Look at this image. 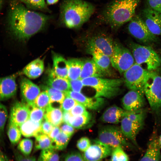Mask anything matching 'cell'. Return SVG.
<instances>
[{"label": "cell", "mask_w": 161, "mask_h": 161, "mask_svg": "<svg viewBox=\"0 0 161 161\" xmlns=\"http://www.w3.org/2000/svg\"><path fill=\"white\" fill-rule=\"evenodd\" d=\"M9 2L8 28L19 40L27 39L41 31L52 18L51 15L28 9L20 0H10Z\"/></svg>", "instance_id": "1"}, {"label": "cell", "mask_w": 161, "mask_h": 161, "mask_svg": "<svg viewBox=\"0 0 161 161\" xmlns=\"http://www.w3.org/2000/svg\"><path fill=\"white\" fill-rule=\"evenodd\" d=\"M52 71L57 76L68 79L67 61L62 56L54 54Z\"/></svg>", "instance_id": "25"}, {"label": "cell", "mask_w": 161, "mask_h": 161, "mask_svg": "<svg viewBox=\"0 0 161 161\" xmlns=\"http://www.w3.org/2000/svg\"><path fill=\"white\" fill-rule=\"evenodd\" d=\"M44 88L49 96L51 104L57 103L61 105L62 103L66 96L65 93L49 86Z\"/></svg>", "instance_id": "35"}, {"label": "cell", "mask_w": 161, "mask_h": 161, "mask_svg": "<svg viewBox=\"0 0 161 161\" xmlns=\"http://www.w3.org/2000/svg\"><path fill=\"white\" fill-rule=\"evenodd\" d=\"M20 83L21 94L24 102L30 107L33 106L35 100L41 92L40 88L26 78H22Z\"/></svg>", "instance_id": "17"}, {"label": "cell", "mask_w": 161, "mask_h": 161, "mask_svg": "<svg viewBox=\"0 0 161 161\" xmlns=\"http://www.w3.org/2000/svg\"><path fill=\"white\" fill-rule=\"evenodd\" d=\"M72 136L61 131L52 142V148L56 150H62L65 149Z\"/></svg>", "instance_id": "32"}, {"label": "cell", "mask_w": 161, "mask_h": 161, "mask_svg": "<svg viewBox=\"0 0 161 161\" xmlns=\"http://www.w3.org/2000/svg\"><path fill=\"white\" fill-rule=\"evenodd\" d=\"M112 66L120 73H124L135 63L130 51L120 43L114 41L113 53L110 57Z\"/></svg>", "instance_id": "9"}, {"label": "cell", "mask_w": 161, "mask_h": 161, "mask_svg": "<svg viewBox=\"0 0 161 161\" xmlns=\"http://www.w3.org/2000/svg\"><path fill=\"white\" fill-rule=\"evenodd\" d=\"M150 71L135 63L124 73V81L130 90L144 89L146 81Z\"/></svg>", "instance_id": "10"}, {"label": "cell", "mask_w": 161, "mask_h": 161, "mask_svg": "<svg viewBox=\"0 0 161 161\" xmlns=\"http://www.w3.org/2000/svg\"><path fill=\"white\" fill-rule=\"evenodd\" d=\"M107 75L98 67L92 58L84 60L80 79L92 77H103Z\"/></svg>", "instance_id": "22"}, {"label": "cell", "mask_w": 161, "mask_h": 161, "mask_svg": "<svg viewBox=\"0 0 161 161\" xmlns=\"http://www.w3.org/2000/svg\"><path fill=\"white\" fill-rule=\"evenodd\" d=\"M91 144L89 139L87 137H84L78 140L76 146L80 151L84 152L88 148Z\"/></svg>", "instance_id": "43"}, {"label": "cell", "mask_w": 161, "mask_h": 161, "mask_svg": "<svg viewBox=\"0 0 161 161\" xmlns=\"http://www.w3.org/2000/svg\"><path fill=\"white\" fill-rule=\"evenodd\" d=\"M32 146V141L30 139L26 138L19 142L18 148L22 154L25 156H29L31 152Z\"/></svg>", "instance_id": "39"}, {"label": "cell", "mask_w": 161, "mask_h": 161, "mask_svg": "<svg viewBox=\"0 0 161 161\" xmlns=\"http://www.w3.org/2000/svg\"><path fill=\"white\" fill-rule=\"evenodd\" d=\"M121 130L124 136L131 141L135 145L138 146L136 137L143 129L144 124L135 122L124 116L121 119Z\"/></svg>", "instance_id": "18"}, {"label": "cell", "mask_w": 161, "mask_h": 161, "mask_svg": "<svg viewBox=\"0 0 161 161\" xmlns=\"http://www.w3.org/2000/svg\"><path fill=\"white\" fill-rule=\"evenodd\" d=\"M144 89L130 90L123 97L122 105L123 109L132 111L144 108L146 104Z\"/></svg>", "instance_id": "12"}, {"label": "cell", "mask_w": 161, "mask_h": 161, "mask_svg": "<svg viewBox=\"0 0 161 161\" xmlns=\"http://www.w3.org/2000/svg\"><path fill=\"white\" fill-rule=\"evenodd\" d=\"M3 0H0V10L2 5Z\"/></svg>", "instance_id": "56"}, {"label": "cell", "mask_w": 161, "mask_h": 161, "mask_svg": "<svg viewBox=\"0 0 161 161\" xmlns=\"http://www.w3.org/2000/svg\"><path fill=\"white\" fill-rule=\"evenodd\" d=\"M62 161H86L83 155L77 151L68 153L64 157Z\"/></svg>", "instance_id": "45"}, {"label": "cell", "mask_w": 161, "mask_h": 161, "mask_svg": "<svg viewBox=\"0 0 161 161\" xmlns=\"http://www.w3.org/2000/svg\"><path fill=\"white\" fill-rule=\"evenodd\" d=\"M83 156L86 161H97L111 155L113 148L96 139Z\"/></svg>", "instance_id": "13"}, {"label": "cell", "mask_w": 161, "mask_h": 161, "mask_svg": "<svg viewBox=\"0 0 161 161\" xmlns=\"http://www.w3.org/2000/svg\"><path fill=\"white\" fill-rule=\"evenodd\" d=\"M35 137V147L36 150H43L52 148V140L47 135L41 133Z\"/></svg>", "instance_id": "34"}, {"label": "cell", "mask_w": 161, "mask_h": 161, "mask_svg": "<svg viewBox=\"0 0 161 161\" xmlns=\"http://www.w3.org/2000/svg\"><path fill=\"white\" fill-rule=\"evenodd\" d=\"M102 161L101 160H98V161Z\"/></svg>", "instance_id": "57"}, {"label": "cell", "mask_w": 161, "mask_h": 161, "mask_svg": "<svg viewBox=\"0 0 161 161\" xmlns=\"http://www.w3.org/2000/svg\"><path fill=\"white\" fill-rule=\"evenodd\" d=\"M30 107L24 102H17L12 106L9 121L19 127L29 119Z\"/></svg>", "instance_id": "16"}, {"label": "cell", "mask_w": 161, "mask_h": 161, "mask_svg": "<svg viewBox=\"0 0 161 161\" xmlns=\"http://www.w3.org/2000/svg\"><path fill=\"white\" fill-rule=\"evenodd\" d=\"M17 89L15 76L0 78V101L13 97L16 95Z\"/></svg>", "instance_id": "20"}, {"label": "cell", "mask_w": 161, "mask_h": 161, "mask_svg": "<svg viewBox=\"0 0 161 161\" xmlns=\"http://www.w3.org/2000/svg\"><path fill=\"white\" fill-rule=\"evenodd\" d=\"M68 96L80 103L86 108L93 110H99L101 108L105 103L104 98L101 97H90L86 96L80 92L69 90L65 93Z\"/></svg>", "instance_id": "15"}, {"label": "cell", "mask_w": 161, "mask_h": 161, "mask_svg": "<svg viewBox=\"0 0 161 161\" xmlns=\"http://www.w3.org/2000/svg\"><path fill=\"white\" fill-rule=\"evenodd\" d=\"M16 161H37L33 157L25 156L18 152L15 153Z\"/></svg>", "instance_id": "50"}, {"label": "cell", "mask_w": 161, "mask_h": 161, "mask_svg": "<svg viewBox=\"0 0 161 161\" xmlns=\"http://www.w3.org/2000/svg\"><path fill=\"white\" fill-rule=\"evenodd\" d=\"M111 156V161H129L128 155L120 147L113 148Z\"/></svg>", "instance_id": "40"}, {"label": "cell", "mask_w": 161, "mask_h": 161, "mask_svg": "<svg viewBox=\"0 0 161 161\" xmlns=\"http://www.w3.org/2000/svg\"><path fill=\"white\" fill-rule=\"evenodd\" d=\"M136 63L144 65L146 70L154 71L161 66V58L151 46L143 45L134 42L129 44Z\"/></svg>", "instance_id": "6"}, {"label": "cell", "mask_w": 161, "mask_h": 161, "mask_svg": "<svg viewBox=\"0 0 161 161\" xmlns=\"http://www.w3.org/2000/svg\"><path fill=\"white\" fill-rule=\"evenodd\" d=\"M59 126L61 131L68 135L72 136L74 134L75 128L69 124L63 123Z\"/></svg>", "instance_id": "49"}, {"label": "cell", "mask_w": 161, "mask_h": 161, "mask_svg": "<svg viewBox=\"0 0 161 161\" xmlns=\"http://www.w3.org/2000/svg\"><path fill=\"white\" fill-rule=\"evenodd\" d=\"M28 9L32 10L51 13L45 0H20Z\"/></svg>", "instance_id": "31"}, {"label": "cell", "mask_w": 161, "mask_h": 161, "mask_svg": "<svg viewBox=\"0 0 161 161\" xmlns=\"http://www.w3.org/2000/svg\"><path fill=\"white\" fill-rule=\"evenodd\" d=\"M140 0H113L104 8L100 16L101 21L114 29L129 21L135 15Z\"/></svg>", "instance_id": "3"}, {"label": "cell", "mask_w": 161, "mask_h": 161, "mask_svg": "<svg viewBox=\"0 0 161 161\" xmlns=\"http://www.w3.org/2000/svg\"><path fill=\"white\" fill-rule=\"evenodd\" d=\"M126 111L116 106L107 109L102 114L100 120L106 123L116 124L121 121L125 116Z\"/></svg>", "instance_id": "21"}, {"label": "cell", "mask_w": 161, "mask_h": 161, "mask_svg": "<svg viewBox=\"0 0 161 161\" xmlns=\"http://www.w3.org/2000/svg\"><path fill=\"white\" fill-rule=\"evenodd\" d=\"M92 59L98 67L107 75L109 74L111 63L110 58L107 55L100 51L95 50L90 53Z\"/></svg>", "instance_id": "29"}, {"label": "cell", "mask_w": 161, "mask_h": 161, "mask_svg": "<svg viewBox=\"0 0 161 161\" xmlns=\"http://www.w3.org/2000/svg\"><path fill=\"white\" fill-rule=\"evenodd\" d=\"M8 117V113L6 107L0 102V140L2 138Z\"/></svg>", "instance_id": "41"}, {"label": "cell", "mask_w": 161, "mask_h": 161, "mask_svg": "<svg viewBox=\"0 0 161 161\" xmlns=\"http://www.w3.org/2000/svg\"><path fill=\"white\" fill-rule=\"evenodd\" d=\"M126 139L119 127L107 125L102 126L99 129L96 140L113 148L118 147L123 149L133 148Z\"/></svg>", "instance_id": "7"}, {"label": "cell", "mask_w": 161, "mask_h": 161, "mask_svg": "<svg viewBox=\"0 0 161 161\" xmlns=\"http://www.w3.org/2000/svg\"><path fill=\"white\" fill-rule=\"evenodd\" d=\"M46 83L48 86L64 93L70 90L69 80L57 76L52 70Z\"/></svg>", "instance_id": "23"}, {"label": "cell", "mask_w": 161, "mask_h": 161, "mask_svg": "<svg viewBox=\"0 0 161 161\" xmlns=\"http://www.w3.org/2000/svg\"><path fill=\"white\" fill-rule=\"evenodd\" d=\"M31 107L29 119L36 122L42 123L44 119L46 110L35 106Z\"/></svg>", "instance_id": "38"}, {"label": "cell", "mask_w": 161, "mask_h": 161, "mask_svg": "<svg viewBox=\"0 0 161 161\" xmlns=\"http://www.w3.org/2000/svg\"><path fill=\"white\" fill-rule=\"evenodd\" d=\"M144 91L152 112L157 118H160L161 76L154 71H150L144 85Z\"/></svg>", "instance_id": "5"}, {"label": "cell", "mask_w": 161, "mask_h": 161, "mask_svg": "<svg viewBox=\"0 0 161 161\" xmlns=\"http://www.w3.org/2000/svg\"><path fill=\"white\" fill-rule=\"evenodd\" d=\"M53 127L51 123L44 119L41 123V132L48 135L52 131Z\"/></svg>", "instance_id": "48"}, {"label": "cell", "mask_w": 161, "mask_h": 161, "mask_svg": "<svg viewBox=\"0 0 161 161\" xmlns=\"http://www.w3.org/2000/svg\"><path fill=\"white\" fill-rule=\"evenodd\" d=\"M84 86L93 88L95 91L94 96L110 98L118 95L121 92V86L124 83L123 79H109L102 77H89L82 79Z\"/></svg>", "instance_id": "4"}, {"label": "cell", "mask_w": 161, "mask_h": 161, "mask_svg": "<svg viewBox=\"0 0 161 161\" xmlns=\"http://www.w3.org/2000/svg\"><path fill=\"white\" fill-rule=\"evenodd\" d=\"M51 105L49 96L47 92L45 91L40 92L37 96L34 101L33 106L46 110Z\"/></svg>", "instance_id": "37"}, {"label": "cell", "mask_w": 161, "mask_h": 161, "mask_svg": "<svg viewBox=\"0 0 161 161\" xmlns=\"http://www.w3.org/2000/svg\"><path fill=\"white\" fill-rule=\"evenodd\" d=\"M63 112V123L68 124L69 120L72 116L69 111Z\"/></svg>", "instance_id": "52"}, {"label": "cell", "mask_w": 161, "mask_h": 161, "mask_svg": "<svg viewBox=\"0 0 161 161\" xmlns=\"http://www.w3.org/2000/svg\"><path fill=\"white\" fill-rule=\"evenodd\" d=\"M92 120L91 114L72 116L68 124L75 129H81L85 127L89 124Z\"/></svg>", "instance_id": "30"}, {"label": "cell", "mask_w": 161, "mask_h": 161, "mask_svg": "<svg viewBox=\"0 0 161 161\" xmlns=\"http://www.w3.org/2000/svg\"><path fill=\"white\" fill-rule=\"evenodd\" d=\"M59 0H47V4L48 5H52L54 4L59 1Z\"/></svg>", "instance_id": "54"}, {"label": "cell", "mask_w": 161, "mask_h": 161, "mask_svg": "<svg viewBox=\"0 0 161 161\" xmlns=\"http://www.w3.org/2000/svg\"><path fill=\"white\" fill-rule=\"evenodd\" d=\"M149 7L161 13V0H146Z\"/></svg>", "instance_id": "47"}, {"label": "cell", "mask_w": 161, "mask_h": 161, "mask_svg": "<svg viewBox=\"0 0 161 161\" xmlns=\"http://www.w3.org/2000/svg\"><path fill=\"white\" fill-rule=\"evenodd\" d=\"M41 123L37 122L29 119L19 126L22 135L25 137H35L41 133Z\"/></svg>", "instance_id": "27"}, {"label": "cell", "mask_w": 161, "mask_h": 161, "mask_svg": "<svg viewBox=\"0 0 161 161\" xmlns=\"http://www.w3.org/2000/svg\"><path fill=\"white\" fill-rule=\"evenodd\" d=\"M158 139H159V143L160 144V148H161V134H160V137H159Z\"/></svg>", "instance_id": "55"}, {"label": "cell", "mask_w": 161, "mask_h": 161, "mask_svg": "<svg viewBox=\"0 0 161 161\" xmlns=\"http://www.w3.org/2000/svg\"><path fill=\"white\" fill-rule=\"evenodd\" d=\"M63 112L59 107L51 106L45 111L44 119L53 126H59L63 123Z\"/></svg>", "instance_id": "28"}, {"label": "cell", "mask_w": 161, "mask_h": 161, "mask_svg": "<svg viewBox=\"0 0 161 161\" xmlns=\"http://www.w3.org/2000/svg\"><path fill=\"white\" fill-rule=\"evenodd\" d=\"M78 103L74 99L66 95L60 107L63 112L69 111Z\"/></svg>", "instance_id": "42"}, {"label": "cell", "mask_w": 161, "mask_h": 161, "mask_svg": "<svg viewBox=\"0 0 161 161\" xmlns=\"http://www.w3.org/2000/svg\"><path fill=\"white\" fill-rule=\"evenodd\" d=\"M70 90L77 92H80L84 86L82 80L78 79L75 80H69Z\"/></svg>", "instance_id": "46"}, {"label": "cell", "mask_w": 161, "mask_h": 161, "mask_svg": "<svg viewBox=\"0 0 161 161\" xmlns=\"http://www.w3.org/2000/svg\"><path fill=\"white\" fill-rule=\"evenodd\" d=\"M157 131H153L144 155L139 161H161L160 147Z\"/></svg>", "instance_id": "19"}, {"label": "cell", "mask_w": 161, "mask_h": 161, "mask_svg": "<svg viewBox=\"0 0 161 161\" xmlns=\"http://www.w3.org/2000/svg\"><path fill=\"white\" fill-rule=\"evenodd\" d=\"M69 112L72 116L86 115L90 113L86 110L84 106L78 103Z\"/></svg>", "instance_id": "44"}, {"label": "cell", "mask_w": 161, "mask_h": 161, "mask_svg": "<svg viewBox=\"0 0 161 161\" xmlns=\"http://www.w3.org/2000/svg\"><path fill=\"white\" fill-rule=\"evenodd\" d=\"M114 41L110 36L99 34L88 37L85 42L86 50L90 53L92 51H100L110 58L113 53Z\"/></svg>", "instance_id": "11"}, {"label": "cell", "mask_w": 161, "mask_h": 161, "mask_svg": "<svg viewBox=\"0 0 161 161\" xmlns=\"http://www.w3.org/2000/svg\"><path fill=\"white\" fill-rule=\"evenodd\" d=\"M59 159L57 150L50 148L41 150L37 161H59Z\"/></svg>", "instance_id": "36"}, {"label": "cell", "mask_w": 161, "mask_h": 161, "mask_svg": "<svg viewBox=\"0 0 161 161\" xmlns=\"http://www.w3.org/2000/svg\"><path fill=\"white\" fill-rule=\"evenodd\" d=\"M84 60L73 58L67 61L68 79L75 80L80 79Z\"/></svg>", "instance_id": "26"}, {"label": "cell", "mask_w": 161, "mask_h": 161, "mask_svg": "<svg viewBox=\"0 0 161 161\" xmlns=\"http://www.w3.org/2000/svg\"><path fill=\"white\" fill-rule=\"evenodd\" d=\"M128 32L139 42L151 46L156 43L158 39L149 30L140 16L135 15L129 21Z\"/></svg>", "instance_id": "8"}, {"label": "cell", "mask_w": 161, "mask_h": 161, "mask_svg": "<svg viewBox=\"0 0 161 161\" xmlns=\"http://www.w3.org/2000/svg\"><path fill=\"white\" fill-rule=\"evenodd\" d=\"M140 16L153 34L161 36V13L148 7L143 10Z\"/></svg>", "instance_id": "14"}, {"label": "cell", "mask_w": 161, "mask_h": 161, "mask_svg": "<svg viewBox=\"0 0 161 161\" xmlns=\"http://www.w3.org/2000/svg\"><path fill=\"white\" fill-rule=\"evenodd\" d=\"M7 134L11 143L15 145L20 140L22 134L19 127L9 121Z\"/></svg>", "instance_id": "33"}, {"label": "cell", "mask_w": 161, "mask_h": 161, "mask_svg": "<svg viewBox=\"0 0 161 161\" xmlns=\"http://www.w3.org/2000/svg\"><path fill=\"white\" fill-rule=\"evenodd\" d=\"M61 131L59 126H54L52 131L47 135L52 140L57 136Z\"/></svg>", "instance_id": "51"}, {"label": "cell", "mask_w": 161, "mask_h": 161, "mask_svg": "<svg viewBox=\"0 0 161 161\" xmlns=\"http://www.w3.org/2000/svg\"><path fill=\"white\" fill-rule=\"evenodd\" d=\"M0 161H8L7 157L0 150Z\"/></svg>", "instance_id": "53"}, {"label": "cell", "mask_w": 161, "mask_h": 161, "mask_svg": "<svg viewBox=\"0 0 161 161\" xmlns=\"http://www.w3.org/2000/svg\"><path fill=\"white\" fill-rule=\"evenodd\" d=\"M60 10V21L67 28L75 29L89 19L95 8L92 4L83 0H64Z\"/></svg>", "instance_id": "2"}, {"label": "cell", "mask_w": 161, "mask_h": 161, "mask_svg": "<svg viewBox=\"0 0 161 161\" xmlns=\"http://www.w3.org/2000/svg\"><path fill=\"white\" fill-rule=\"evenodd\" d=\"M44 69L43 61L40 58H37L26 66L23 69V72L29 78L35 79L41 75Z\"/></svg>", "instance_id": "24"}]
</instances>
